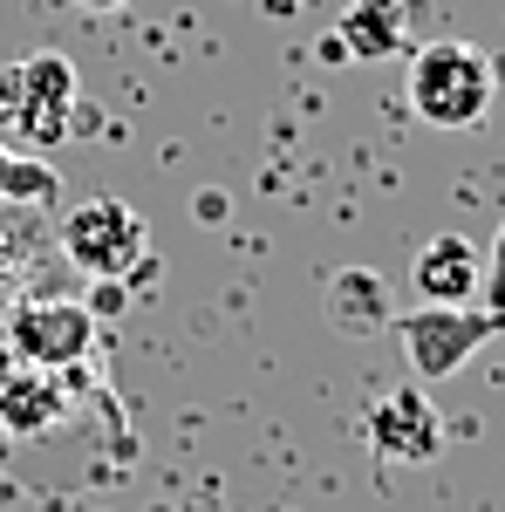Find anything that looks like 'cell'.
I'll list each match as a JSON object with an SVG mask.
<instances>
[{
  "label": "cell",
  "instance_id": "6da1fadb",
  "mask_svg": "<svg viewBox=\"0 0 505 512\" xmlns=\"http://www.w3.org/2000/svg\"><path fill=\"white\" fill-rule=\"evenodd\" d=\"M76 110H82V76L62 48H35V55L0 69V151L48 158L55 144H69Z\"/></svg>",
  "mask_w": 505,
  "mask_h": 512
},
{
  "label": "cell",
  "instance_id": "7a4b0ae2",
  "mask_svg": "<svg viewBox=\"0 0 505 512\" xmlns=\"http://www.w3.org/2000/svg\"><path fill=\"white\" fill-rule=\"evenodd\" d=\"M403 96H410L417 123H430V130H471V123L492 117L499 76H492V62L471 41H430L410 62V89Z\"/></svg>",
  "mask_w": 505,
  "mask_h": 512
},
{
  "label": "cell",
  "instance_id": "3957f363",
  "mask_svg": "<svg viewBox=\"0 0 505 512\" xmlns=\"http://www.w3.org/2000/svg\"><path fill=\"white\" fill-rule=\"evenodd\" d=\"M62 260L89 280L151 274V226L123 198H76L62 212Z\"/></svg>",
  "mask_w": 505,
  "mask_h": 512
},
{
  "label": "cell",
  "instance_id": "277c9868",
  "mask_svg": "<svg viewBox=\"0 0 505 512\" xmlns=\"http://www.w3.org/2000/svg\"><path fill=\"white\" fill-rule=\"evenodd\" d=\"M499 321L505 315H492V308H410V315H396L389 328H396V342L410 355V369L424 383H437V376H458L471 355L499 335Z\"/></svg>",
  "mask_w": 505,
  "mask_h": 512
},
{
  "label": "cell",
  "instance_id": "5b68a950",
  "mask_svg": "<svg viewBox=\"0 0 505 512\" xmlns=\"http://www.w3.org/2000/svg\"><path fill=\"white\" fill-rule=\"evenodd\" d=\"M7 349L21 355L28 369H76L82 355L96 349V315H89V301H21V308H7Z\"/></svg>",
  "mask_w": 505,
  "mask_h": 512
},
{
  "label": "cell",
  "instance_id": "8992f818",
  "mask_svg": "<svg viewBox=\"0 0 505 512\" xmlns=\"http://www.w3.org/2000/svg\"><path fill=\"white\" fill-rule=\"evenodd\" d=\"M369 444L383 465H430L444 451V417L417 383H396L369 403Z\"/></svg>",
  "mask_w": 505,
  "mask_h": 512
},
{
  "label": "cell",
  "instance_id": "52a82bcc",
  "mask_svg": "<svg viewBox=\"0 0 505 512\" xmlns=\"http://www.w3.org/2000/svg\"><path fill=\"white\" fill-rule=\"evenodd\" d=\"M410 35V0H349L321 35V62H389Z\"/></svg>",
  "mask_w": 505,
  "mask_h": 512
},
{
  "label": "cell",
  "instance_id": "ba28073f",
  "mask_svg": "<svg viewBox=\"0 0 505 512\" xmlns=\"http://www.w3.org/2000/svg\"><path fill=\"white\" fill-rule=\"evenodd\" d=\"M410 287L424 308H465L471 294H485V253L465 233H437L410 260Z\"/></svg>",
  "mask_w": 505,
  "mask_h": 512
},
{
  "label": "cell",
  "instance_id": "9c48e42d",
  "mask_svg": "<svg viewBox=\"0 0 505 512\" xmlns=\"http://www.w3.org/2000/svg\"><path fill=\"white\" fill-rule=\"evenodd\" d=\"M321 315L335 335H383L396 321V301H389V280L376 267H342L321 294Z\"/></svg>",
  "mask_w": 505,
  "mask_h": 512
},
{
  "label": "cell",
  "instance_id": "30bf717a",
  "mask_svg": "<svg viewBox=\"0 0 505 512\" xmlns=\"http://www.w3.org/2000/svg\"><path fill=\"white\" fill-rule=\"evenodd\" d=\"M62 417V383L48 376V369H28V362H14L7 376H0V431L14 437H41L48 424Z\"/></svg>",
  "mask_w": 505,
  "mask_h": 512
},
{
  "label": "cell",
  "instance_id": "8fae6325",
  "mask_svg": "<svg viewBox=\"0 0 505 512\" xmlns=\"http://www.w3.org/2000/svg\"><path fill=\"white\" fill-rule=\"evenodd\" d=\"M0 198H14V205H55V198H62V178L41 158L0 151Z\"/></svg>",
  "mask_w": 505,
  "mask_h": 512
},
{
  "label": "cell",
  "instance_id": "7c38bea8",
  "mask_svg": "<svg viewBox=\"0 0 505 512\" xmlns=\"http://www.w3.org/2000/svg\"><path fill=\"white\" fill-rule=\"evenodd\" d=\"M485 308L505 315V219H499V233H492V246H485Z\"/></svg>",
  "mask_w": 505,
  "mask_h": 512
},
{
  "label": "cell",
  "instance_id": "4fadbf2b",
  "mask_svg": "<svg viewBox=\"0 0 505 512\" xmlns=\"http://www.w3.org/2000/svg\"><path fill=\"white\" fill-rule=\"evenodd\" d=\"M198 219H205V226H219V219H226V192H198V205H192Z\"/></svg>",
  "mask_w": 505,
  "mask_h": 512
},
{
  "label": "cell",
  "instance_id": "5bb4252c",
  "mask_svg": "<svg viewBox=\"0 0 505 512\" xmlns=\"http://www.w3.org/2000/svg\"><path fill=\"white\" fill-rule=\"evenodd\" d=\"M76 7H82V14H117L123 0H76Z\"/></svg>",
  "mask_w": 505,
  "mask_h": 512
},
{
  "label": "cell",
  "instance_id": "9a60e30c",
  "mask_svg": "<svg viewBox=\"0 0 505 512\" xmlns=\"http://www.w3.org/2000/svg\"><path fill=\"white\" fill-rule=\"evenodd\" d=\"M499 376H505V369H499Z\"/></svg>",
  "mask_w": 505,
  "mask_h": 512
}]
</instances>
